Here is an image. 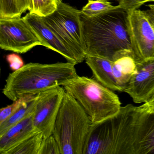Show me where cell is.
<instances>
[{
  "mask_svg": "<svg viewBox=\"0 0 154 154\" xmlns=\"http://www.w3.org/2000/svg\"><path fill=\"white\" fill-rule=\"evenodd\" d=\"M86 56L115 62L126 56L137 61L130 34L128 14L119 5L100 14L87 16L81 13Z\"/></svg>",
  "mask_w": 154,
  "mask_h": 154,
  "instance_id": "1",
  "label": "cell"
},
{
  "mask_svg": "<svg viewBox=\"0 0 154 154\" xmlns=\"http://www.w3.org/2000/svg\"><path fill=\"white\" fill-rule=\"evenodd\" d=\"M142 109L128 104L115 115L92 122L83 154H134V143Z\"/></svg>",
  "mask_w": 154,
  "mask_h": 154,
  "instance_id": "2",
  "label": "cell"
},
{
  "mask_svg": "<svg viewBox=\"0 0 154 154\" xmlns=\"http://www.w3.org/2000/svg\"><path fill=\"white\" fill-rule=\"evenodd\" d=\"M77 75L75 65L69 62L29 63L9 75L2 93L15 101L61 85Z\"/></svg>",
  "mask_w": 154,
  "mask_h": 154,
  "instance_id": "3",
  "label": "cell"
},
{
  "mask_svg": "<svg viewBox=\"0 0 154 154\" xmlns=\"http://www.w3.org/2000/svg\"><path fill=\"white\" fill-rule=\"evenodd\" d=\"M61 85L78 102L92 122L112 117L121 108L118 95L94 78L77 75Z\"/></svg>",
  "mask_w": 154,
  "mask_h": 154,
  "instance_id": "4",
  "label": "cell"
},
{
  "mask_svg": "<svg viewBox=\"0 0 154 154\" xmlns=\"http://www.w3.org/2000/svg\"><path fill=\"white\" fill-rule=\"evenodd\" d=\"M91 123L78 102L66 92L53 132L61 154H83Z\"/></svg>",
  "mask_w": 154,
  "mask_h": 154,
  "instance_id": "5",
  "label": "cell"
},
{
  "mask_svg": "<svg viewBox=\"0 0 154 154\" xmlns=\"http://www.w3.org/2000/svg\"><path fill=\"white\" fill-rule=\"evenodd\" d=\"M81 13V11L61 1L53 13L42 17L45 23L72 53L79 63H82L86 57Z\"/></svg>",
  "mask_w": 154,
  "mask_h": 154,
  "instance_id": "6",
  "label": "cell"
},
{
  "mask_svg": "<svg viewBox=\"0 0 154 154\" xmlns=\"http://www.w3.org/2000/svg\"><path fill=\"white\" fill-rule=\"evenodd\" d=\"M128 14L130 34L137 61L154 58V4Z\"/></svg>",
  "mask_w": 154,
  "mask_h": 154,
  "instance_id": "7",
  "label": "cell"
},
{
  "mask_svg": "<svg viewBox=\"0 0 154 154\" xmlns=\"http://www.w3.org/2000/svg\"><path fill=\"white\" fill-rule=\"evenodd\" d=\"M42 42L24 17L0 18V48L17 54H25Z\"/></svg>",
  "mask_w": 154,
  "mask_h": 154,
  "instance_id": "8",
  "label": "cell"
},
{
  "mask_svg": "<svg viewBox=\"0 0 154 154\" xmlns=\"http://www.w3.org/2000/svg\"><path fill=\"white\" fill-rule=\"evenodd\" d=\"M65 92L63 87L59 85L39 94L33 121L35 128L42 133L44 138L53 135Z\"/></svg>",
  "mask_w": 154,
  "mask_h": 154,
  "instance_id": "9",
  "label": "cell"
},
{
  "mask_svg": "<svg viewBox=\"0 0 154 154\" xmlns=\"http://www.w3.org/2000/svg\"><path fill=\"white\" fill-rule=\"evenodd\" d=\"M124 92L135 103H144L152 97L154 94V58L137 61L136 72Z\"/></svg>",
  "mask_w": 154,
  "mask_h": 154,
  "instance_id": "10",
  "label": "cell"
},
{
  "mask_svg": "<svg viewBox=\"0 0 154 154\" xmlns=\"http://www.w3.org/2000/svg\"><path fill=\"white\" fill-rule=\"evenodd\" d=\"M23 17L38 36L42 46L60 54L67 62L75 65L79 64L72 53L45 23L42 17L29 12Z\"/></svg>",
  "mask_w": 154,
  "mask_h": 154,
  "instance_id": "11",
  "label": "cell"
},
{
  "mask_svg": "<svg viewBox=\"0 0 154 154\" xmlns=\"http://www.w3.org/2000/svg\"><path fill=\"white\" fill-rule=\"evenodd\" d=\"M33 114L16 123L0 136V153L6 154L30 136L39 132L34 126Z\"/></svg>",
  "mask_w": 154,
  "mask_h": 154,
  "instance_id": "12",
  "label": "cell"
},
{
  "mask_svg": "<svg viewBox=\"0 0 154 154\" xmlns=\"http://www.w3.org/2000/svg\"><path fill=\"white\" fill-rule=\"evenodd\" d=\"M134 149V154H154V112L142 109Z\"/></svg>",
  "mask_w": 154,
  "mask_h": 154,
  "instance_id": "13",
  "label": "cell"
},
{
  "mask_svg": "<svg viewBox=\"0 0 154 154\" xmlns=\"http://www.w3.org/2000/svg\"><path fill=\"white\" fill-rule=\"evenodd\" d=\"M85 63L92 72L94 78L112 91L121 92L112 71L113 62L105 58L86 56Z\"/></svg>",
  "mask_w": 154,
  "mask_h": 154,
  "instance_id": "14",
  "label": "cell"
},
{
  "mask_svg": "<svg viewBox=\"0 0 154 154\" xmlns=\"http://www.w3.org/2000/svg\"><path fill=\"white\" fill-rule=\"evenodd\" d=\"M137 61L130 56L122 57L113 62L112 71L118 86L124 92L127 85L136 71Z\"/></svg>",
  "mask_w": 154,
  "mask_h": 154,
  "instance_id": "15",
  "label": "cell"
},
{
  "mask_svg": "<svg viewBox=\"0 0 154 154\" xmlns=\"http://www.w3.org/2000/svg\"><path fill=\"white\" fill-rule=\"evenodd\" d=\"M39 94L29 95L23 98V102L17 110L8 119L0 123V136L16 123L34 113Z\"/></svg>",
  "mask_w": 154,
  "mask_h": 154,
  "instance_id": "16",
  "label": "cell"
},
{
  "mask_svg": "<svg viewBox=\"0 0 154 154\" xmlns=\"http://www.w3.org/2000/svg\"><path fill=\"white\" fill-rule=\"evenodd\" d=\"M44 138L42 133L37 132L8 151L6 154H38Z\"/></svg>",
  "mask_w": 154,
  "mask_h": 154,
  "instance_id": "17",
  "label": "cell"
},
{
  "mask_svg": "<svg viewBox=\"0 0 154 154\" xmlns=\"http://www.w3.org/2000/svg\"><path fill=\"white\" fill-rule=\"evenodd\" d=\"M117 6L112 5L109 0H88L81 12L86 16H92L114 9Z\"/></svg>",
  "mask_w": 154,
  "mask_h": 154,
  "instance_id": "18",
  "label": "cell"
},
{
  "mask_svg": "<svg viewBox=\"0 0 154 154\" xmlns=\"http://www.w3.org/2000/svg\"><path fill=\"white\" fill-rule=\"evenodd\" d=\"M57 0H32L31 14L41 17H46L53 13L57 9Z\"/></svg>",
  "mask_w": 154,
  "mask_h": 154,
  "instance_id": "19",
  "label": "cell"
},
{
  "mask_svg": "<svg viewBox=\"0 0 154 154\" xmlns=\"http://www.w3.org/2000/svg\"><path fill=\"white\" fill-rule=\"evenodd\" d=\"M21 16L17 0H0V18Z\"/></svg>",
  "mask_w": 154,
  "mask_h": 154,
  "instance_id": "20",
  "label": "cell"
},
{
  "mask_svg": "<svg viewBox=\"0 0 154 154\" xmlns=\"http://www.w3.org/2000/svg\"><path fill=\"white\" fill-rule=\"evenodd\" d=\"M38 154H61L59 145L53 135L44 138Z\"/></svg>",
  "mask_w": 154,
  "mask_h": 154,
  "instance_id": "21",
  "label": "cell"
},
{
  "mask_svg": "<svg viewBox=\"0 0 154 154\" xmlns=\"http://www.w3.org/2000/svg\"><path fill=\"white\" fill-rule=\"evenodd\" d=\"M23 101V98L13 101V103L0 110V123L3 122L11 116L20 107Z\"/></svg>",
  "mask_w": 154,
  "mask_h": 154,
  "instance_id": "22",
  "label": "cell"
},
{
  "mask_svg": "<svg viewBox=\"0 0 154 154\" xmlns=\"http://www.w3.org/2000/svg\"><path fill=\"white\" fill-rule=\"evenodd\" d=\"M149 2H154V0H119V5L129 14Z\"/></svg>",
  "mask_w": 154,
  "mask_h": 154,
  "instance_id": "23",
  "label": "cell"
},
{
  "mask_svg": "<svg viewBox=\"0 0 154 154\" xmlns=\"http://www.w3.org/2000/svg\"><path fill=\"white\" fill-rule=\"evenodd\" d=\"M6 59L9 64L11 69L13 72L19 70L25 65L24 61L21 57L17 54H10L7 56Z\"/></svg>",
  "mask_w": 154,
  "mask_h": 154,
  "instance_id": "24",
  "label": "cell"
},
{
  "mask_svg": "<svg viewBox=\"0 0 154 154\" xmlns=\"http://www.w3.org/2000/svg\"><path fill=\"white\" fill-rule=\"evenodd\" d=\"M18 8L21 15L27 11L31 10L32 8V0H17Z\"/></svg>",
  "mask_w": 154,
  "mask_h": 154,
  "instance_id": "25",
  "label": "cell"
},
{
  "mask_svg": "<svg viewBox=\"0 0 154 154\" xmlns=\"http://www.w3.org/2000/svg\"><path fill=\"white\" fill-rule=\"evenodd\" d=\"M140 106L143 110L147 112H154V94L147 101Z\"/></svg>",
  "mask_w": 154,
  "mask_h": 154,
  "instance_id": "26",
  "label": "cell"
},
{
  "mask_svg": "<svg viewBox=\"0 0 154 154\" xmlns=\"http://www.w3.org/2000/svg\"><path fill=\"white\" fill-rule=\"evenodd\" d=\"M58 1V2H59L62 1V0H57Z\"/></svg>",
  "mask_w": 154,
  "mask_h": 154,
  "instance_id": "27",
  "label": "cell"
}]
</instances>
